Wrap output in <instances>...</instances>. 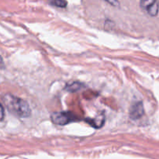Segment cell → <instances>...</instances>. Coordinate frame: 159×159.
I'll return each instance as SVG.
<instances>
[{
	"label": "cell",
	"mask_w": 159,
	"mask_h": 159,
	"mask_svg": "<svg viewBox=\"0 0 159 159\" xmlns=\"http://www.w3.org/2000/svg\"><path fill=\"white\" fill-rule=\"evenodd\" d=\"M3 102L10 113L20 117H27L30 115L31 110L27 102L20 98L7 94L3 97Z\"/></svg>",
	"instance_id": "6da1fadb"
},
{
	"label": "cell",
	"mask_w": 159,
	"mask_h": 159,
	"mask_svg": "<svg viewBox=\"0 0 159 159\" xmlns=\"http://www.w3.org/2000/svg\"><path fill=\"white\" fill-rule=\"evenodd\" d=\"M51 120L57 125H66L77 120V117L70 112H55L51 115Z\"/></svg>",
	"instance_id": "7a4b0ae2"
},
{
	"label": "cell",
	"mask_w": 159,
	"mask_h": 159,
	"mask_svg": "<svg viewBox=\"0 0 159 159\" xmlns=\"http://www.w3.org/2000/svg\"><path fill=\"white\" fill-rule=\"evenodd\" d=\"M144 113V109L141 102H138L134 104L130 110V117L132 120H138L142 117Z\"/></svg>",
	"instance_id": "3957f363"
},
{
	"label": "cell",
	"mask_w": 159,
	"mask_h": 159,
	"mask_svg": "<svg viewBox=\"0 0 159 159\" xmlns=\"http://www.w3.org/2000/svg\"><path fill=\"white\" fill-rule=\"evenodd\" d=\"M147 12L152 16H155L158 15V11H159V1L158 0L157 2H155L153 5L148 7L147 9Z\"/></svg>",
	"instance_id": "277c9868"
},
{
	"label": "cell",
	"mask_w": 159,
	"mask_h": 159,
	"mask_svg": "<svg viewBox=\"0 0 159 159\" xmlns=\"http://www.w3.org/2000/svg\"><path fill=\"white\" fill-rule=\"evenodd\" d=\"M104 121H105V118L103 116H98V118H96L95 120H90V124L93 126V127H96V128H99L102 126V124H104Z\"/></svg>",
	"instance_id": "5b68a950"
},
{
	"label": "cell",
	"mask_w": 159,
	"mask_h": 159,
	"mask_svg": "<svg viewBox=\"0 0 159 159\" xmlns=\"http://www.w3.org/2000/svg\"><path fill=\"white\" fill-rule=\"evenodd\" d=\"M48 1L52 6L59 8H65L68 5L66 0H48Z\"/></svg>",
	"instance_id": "8992f818"
},
{
	"label": "cell",
	"mask_w": 159,
	"mask_h": 159,
	"mask_svg": "<svg viewBox=\"0 0 159 159\" xmlns=\"http://www.w3.org/2000/svg\"><path fill=\"white\" fill-rule=\"evenodd\" d=\"M158 0H141L140 1V5H141V7L144 10H147V9L148 7H150L152 5H153L155 2H157Z\"/></svg>",
	"instance_id": "52a82bcc"
},
{
	"label": "cell",
	"mask_w": 159,
	"mask_h": 159,
	"mask_svg": "<svg viewBox=\"0 0 159 159\" xmlns=\"http://www.w3.org/2000/svg\"><path fill=\"white\" fill-rule=\"evenodd\" d=\"M82 85L79 82H73V83L68 85L66 87V89L69 92H75L77 90L80 89Z\"/></svg>",
	"instance_id": "ba28073f"
},
{
	"label": "cell",
	"mask_w": 159,
	"mask_h": 159,
	"mask_svg": "<svg viewBox=\"0 0 159 159\" xmlns=\"http://www.w3.org/2000/svg\"><path fill=\"white\" fill-rule=\"evenodd\" d=\"M107 2H108L109 4L112 5L113 6H120V2L118 0H104Z\"/></svg>",
	"instance_id": "9c48e42d"
},
{
	"label": "cell",
	"mask_w": 159,
	"mask_h": 159,
	"mask_svg": "<svg viewBox=\"0 0 159 159\" xmlns=\"http://www.w3.org/2000/svg\"><path fill=\"white\" fill-rule=\"evenodd\" d=\"M4 115H5L4 108H3L2 105L0 103V121L3 120V118H4Z\"/></svg>",
	"instance_id": "30bf717a"
},
{
	"label": "cell",
	"mask_w": 159,
	"mask_h": 159,
	"mask_svg": "<svg viewBox=\"0 0 159 159\" xmlns=\"http://www.w3.org/2000/svg\"><path fill=\"white\" fill-rule=\"evenodd\" d=\"M3 65V62H2V57H0V68H1L2 66Z\"/></svg>",
	"instance_id": "8fae6325"
}]
</instances>
